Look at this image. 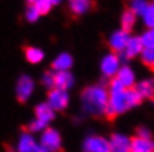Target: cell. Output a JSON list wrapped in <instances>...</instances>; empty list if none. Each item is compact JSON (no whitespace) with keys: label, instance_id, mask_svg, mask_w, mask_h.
Returning a JSON list of instances; mask_svg holds the SVG:
<instances>
[{"label":"cell","instance_id":"cell-1","mask_svg":"<svg viewBox=\"0 0 154 152\" xmlns=\"http://www.w3.org/2000/svg\"><path fill=\"white\" fill-rule=\"evenodd\" d=\"M110 93L105 84H91L80 93V106L85 115L89 117H105Z\"/></svg>","mask_w":154,"mask_h":152},{"label":"cell","instance_id":"cell-2","mask_svg":"<svg viewBox=\"0 0 154 152\" xmlns=\"http://www.w3.org/2000/svg\"><path fill=\"white\" fill-rule=\"evenodd\" d=\"M142 102V97L135 89H126L120 93L110 95L108 105L105 109V117L107 118H114L119 115L125 114L136 106H139Z\"/></svg>","mask_w":154,"mask_h":152},{"label":"cell","instance_id":"cell-3","mask_svg":"<svg viewBox=\"0 0 154 152\" xmlns=\"http://www.w3.org/2000/svg\"><path fill=\"white\" fill-rule=\"evenodd\" d=\"M122 58L119 56L114 52H108L105 53L104 56L101 58L99 61V71H101V76L104 78H114L119 73V70L122 68Z\"/></svg>","mask_w":154,"mask_h":152},{"label":"cell","instance_id":"cell-4","mask_svg":"<svg viewBox=\"0 0 154 152\" xmlns=\"http://www.w3.org/2000/svg\"><path fill=\"white\" fill-rule=\"evenodd\" d=\"M34 90H36V83L33 80V77L28 76V74H21L17 80V84H15V95L21 103L27 102L31 99V96L34 95Z\"/></svg>","mask_w":154,"mask_h":152},{"label":"cell","instance_id":"cell-5","mask_svg":"<svg viewBox=\"0 0 154 152\" xmlns=\"http://www.w3.org/2000/svg\"><path fill=\"white\" fill-rule=\"evenodd\" d=\"M82 152H111L110 142L102 134H88L83 139Z\"/></svg>","mask_w":154,"mask_h":152},{"label":"cell","instance_id":"cell-6","mask_svg":"<svg viewBox=\"0 0 154 152\" xmlns=\"http://www.w3.org/2000/svg\"><path fill=\"white\" fill-rule=\"evenodd\" d=\"M46 102L55 112L65 111L70 105V93L65 90H61V89H52L48 92Z\"/></svg>","mask_w":154,"mask_h":152},{"label":"cell","instance_id":"cell-7","mask_svg":"<svg viewBox=\"0 0 154 152\" xmlns=\"http://www.w3.org/2000/svg\"><path fill=\"white\" fill-rule=\"evenodd\" d=\"M40 145L48 148L51 152H59L62 149V136L54 127H48L45 132L40 133Z\"/></svg>","mask_w":154,"mask_h":152},{"label":"cell","instance_id":"cell-8","mask_svg":"<svg viewBox=\"0 0 154 152\" xmlns=\"http://www.w3.org/2000/svg\"><path fill=\"white\" fill-rule=\"evenodd\" d=\"M129 38H131V34H129L128 31L122 30V28L113 31V33L108 36V40H107L108 47H110V52H114L117 55L122 53L123 49H125V46L128 44V40H129Z\"/></svg>","mask_w":154,"mask_h":152},{"label":"cell","instance_id":"cell-9","mask_svg":"<svg viewBox=\"0 0 154 152\" xmlns=\"http://www.w3.org/2000/svg\"><path fill=\"white\" fill-rule=\"evenodd\" d=\"M131 139L128 134L116 132L108 137L111 152H131Z\"/></svg>","mask_w":154,"mask_h":152},{"label":"cell","instance_id":"cell-10","mask_svg":"<svg viewBox=\"0 0 154 152\" xmlns=\"http://www.w3.org/2000/svg\"><path fill=\"white\" fill-rule=\"evenodd\" d=\"M144 47L141 44V40L139 36H131V38L128 40V44L125 46L123 52L120 53L122 59H135V58H139L142 53Z\"/></svg>","mask_w":154,"mask_h":152},{"label":"cell","instance_id":"cell-11","mask_svg":"<svg viewBox=\"0 0 154 152\" xmlns=\"http://www.w3.org/2000/svg\"><path fill=\"white\" fill-rule=\"evenodd\" d=\"M74 65V58L68 52H61L52 61V71L61 73V71H70Z\"/></svg>","mask_w":154,"mask_h":152},{"label":"cell","instance_id":"cell-12","mask_svg":"<svg viewBox=\"0 0 154 152\" xmlns=\"http://www.w3.org/2000/svg\"><path fill=\"white\" fill-rule=\"evenodd\" d=\"M37 140L34 137V134L30 133L28 130L27 132H22L19 134L18 140H17V146H15V151L17 152H34L36 146H37Z\"/></svg>","mask_w":154,"mask_h":152},{"label":"cell","instance_id":"cell-13","mask_svg":"<svg viewBox=\"0 0 154 152\" xmlns=\"http://www.w3.org/2000/svg\"><path fill=\"white\" fill-rule=\"evenodd\" d=\"M114 78H117L125 86V89H134L135 84L138 83L136 73L134 71V68L129 67V65H122V68L119 70V73H117V76Z\"/></svg>","mask_w":154,"mask_h":152},{"label":"cell","instance_id":"cell-14","mask_svg":"<svg viewBox=\"0 0 154 152\" xmlns=\"http://www.w3.org/2000/svg\"><path fill=\"white\" fill-rule=\"evenodd\" d=\"M134 89L139 93L142 100L144 99L154 100V77H145L142 80H138Z\"/></svg>","mask_w":154,"mask_h":152},{"label":"cell","instance_id":"cell-15","mask_svg":"<svg viewBox=\"0 0 154 152\" xmlns=\"http://www.w3.org/2000/svg\"><path fill=\"white\" fill-rule=\"evenodd\" d=\"M55 111L48 105V102L45 100V102H40L36 105V108H34V118H37L40 121H43L45 124H51L54 120H55Z\"/></svg>","mask_w":154,"mask_h":152},{"label":"cell","instance_id":"cell-16","mask_svg":"<svg viewBox=\"0 0 154 152\" xmlns=\"http://www.w3.org/2000/svg\"><path fill=\"white\" fill-rule=\"evenodd\" d=\"M76 84V78L73 76L71 71H61L55 73V89H61L68 92L70 89H73Z\"/></svg>","mask_w":154,"mask_h":152},{"label":"cell","instance_id":"cell-17","mask_svg":"<svg viewBox=\"0 0 154 152\" xmlns=\"http://www.w3.org/2000/svg\"><path fill=\"white\" fill-rule=\"evenodd\" d=\"M131 152H154V140L134 136L131 139Z\"/></svg>","mask_w":154,"mask_h":152},{"label":"cell","instance_id":"cell-18","mask_svg":"<svg viewBox=\"0 0 154 152\" xmlns=\"http://www.w3.org/2000/svg\"><path fill=\"white\" fill-rule=\"evenodd\" d=\"M68 1V9L73 15L82 16L86 15L91 7H92V1L91 0H67Z\"/></svg>","mask_w":154,"mask_h":152},{"label":"cell","instance_id":"cell-19","mask_svg":"<svg viewBox=\"0 0 154 152\" xmlns=\"http://www.w3.org/2000/svg\"><path fill=\"white\" fill-rule=\"evenodd\" d=\"M24 56H25V61L33 64V65H37L40 62L45 61V50L40 49L37 46H27L24 49Z\"/></svg>","mask_w":154,"mask_h":152},{"label":"cell","instance_id":"cell-20","mask_svg":"<svg viewBox=\"0 0 154 152\" xmlns=\"http://www.w3.org/2000/svg\"><path fill=\"white\" fill-rule=\"evenodd\" d=\"M136 21H138V16L135 15L131 9L123 10V13H122V16H120V25H122V30L131 33V31L135 28V25H136Z\"/></svg>","mask_w":154,"mask_h":152},{"label":"cell","instance_id":"cell-21","mask_svg":"<svg viewBox=\"0 0 154 152\" xmlns=\"http://www.w3.org/2000/svg\"><path fill=\"white\" fill-rule=\"evenodd\" d=\"M150 4H151V3H150L148 0H129V7H128V9H131L135 15L139 18V16L150 7Z\"/></svg>","mask_w":154,"mask_h":152},{"label":"cell","instance_id":"cell-22","mask_svg":"<svg viewBox=\"0 0 154 152\" xmlns=\"http://www.w3.org/2000/svg\"><path fill=\"white\" fill-rule=\"evenodd\" d=\"M40 83L42 86L46 89V90H52L55 89V73L51 70V71H45L42 77H40Z\"/></svg>","mask_w":154,"mask_h":152},{"label":"cell","instance_id":"cell-23","mask_svg":"<svg viewBox=\"0 0 154 152\" xmlns=\"http://www.w3.org/2000/svg\"><path fill=\"white\" fill-rule=\"evenodd\" d=\"M139 40H141V44L144 49L154 47V31L151 28H147L145 31H142L139 34Z\"/></svg>","mask_w":154,"mask_h":152},{"label":"cell","instance_id":"cell-24","mask_svg":"<svg viewBox=\"0 0 154 152\" xmlns=\"http://www.w3.org/2000/svg\"><path fill=\"white\" fill-rule=\"evenodd\" d=\"M141 62L147 67V68H150L151 71H154V47H150V49H144L142 50V53H141Z\"/></svg>","mask_w":154,"mask_h":152},{"label":"cell","instance_id":"cell-25","mask_svg":"<svg viewBox=\"0 0 154 152\" xmlns=\"http://www.w3.org/2000/svg\"><path fill=\"white\" fill-rule=\"evenodd\" d=\"M40 13L37 12V9L33 6V4H28L27 7H25V12H24V18L27 22H30V24H34L36 21L40 19Z\"/></svg>","mask_w":154,"mask_h":152},{"label":"cell","instance_id":"cell-26","mask_svg":"<svg viewBox=\"0 0 154 152\" xmlns=\"http://www.w3.org/2000/svg\"><path fill=\"white\" fill-rule=\"evenodd\" d=\"M49 126L48 124H45L43 121H40L37 118H33L30 123H28V132L30 133H42V132H45L46 129H48Z\"/></svg>","mask_w":154,"mask_h":152},{"label":"cell","instance_id":"cell-27","mask_svg":"<svg viewBox=\"0 0 154 152\" xmlns=\"http://www.w3.org/2000/svg\"><path fill=\"white\" fill-rule=\"evenodd\" d=\"M33 6L37 9V12L40 13V15H46V13H49L51 9L54 7L52 3H51V0H36V1L33 3Z\"/></svg>","mask_w":154,"mask_h":152},{"label":"cell","instance_id":"cell-28","mask_svg":"<svg viewBox=\"0 0 154 152\" xmlns=\"http://www.w3.org/2000/svg\"><path fill=\"white\" fill-rule=\"evenodd\" d=\"M139 18H141L142 24H144L147 28H153L154 27V9H153V6L150 4V7H148Z\"/></svg>","mask_w":154,"mask_h":152},{"label":"cell","instance_id":"cell-29","mask_svg":"<svg viewBox=\"0 0 154 152\" xmlns=\"http://www.w3.org/2000/svg\"><path fill=\"white\" fill-rule=\"evenodd\" d=\"M107 90H108L110 95H116V93H120V92H123L126 89H125V86L117 78H111L110 83H108V86H107Z\"/></svg>","mask_w":154,"mask_h":152},{"label":"cell","instance_id":"cell-30","mask_svg":"<svg viewBox=\"0 0 154 152\" xmlns=\"http://www.w3.org/2000/svg\"><path fill=\"white\" fill-rule=\"evenodd\" d=\"M135 136L142 137V139H153V134H151V132H150V129H148V127H145V126L138 127V129H136V133H135Z\"/></svg>","mask_w":154,"mask_h":152},{"label":"cell","instance_id":"cell-31","mask_svg":"<svg viewBox=\"0 0 154 152\" xmlns=\"http://www.w3.org/2000/svg\"><path fill=\"white\" fill-rule=\"evenodd\" d=\"M34 152H51L48 148H45L43 145H40V143H37V146H36V149H34Z\"/></svg>","mask_w":154,"mask_h":152},{"label":"cell","instance_id":"cell-32","mask_svg":"<svg viewBox=\"0 0 154 152\" xmlns=\"http://www.w3.org/2000/svg\"><path fill=\"white\" fill-rule=\"evenodd\" d=\"M64 0H51V3H52V6H58V4H61Z\"/></svg>","mask_w":154,"mask_h":152},{"label":"cell","instance_id":"cell-33","mask_svg":"<svg viewBox=\"0 0 154 152\" xmlns=\"http://www.w3.org/2000/svg\"><path fill=\"white\" fill-rule=\"evenodd\" d=\"M25 1H27V3H28V4H33V3H34V1H36V0H25Z\"/></svg>","mask_w":154,"mask_h":152},{"label":"cell","instance_id":"cell-34","mask_svg":"<svg viewBox=\"0 0 154 152\" xmlns=\"http://www.w3.org/2000/svg\"><path fill=\"white\" fill-rule=\"evenodd\" d=\"M151 6H153V9H154V0H153V1H151Z\"/></svg>","mask_w":154,"mask_h":152},{"label":"cell","instance_id":"cell-35","mask_svg":"<svg viewBox=\"0 0 154 152\" xmlns=\"http://www.w3.org/2000/svg\"><path fill=\"white\" fill-rule=\"evenodd\" d=\"M151 30H153V31H154V27H153V28H151Z\"/></svg>","mask_w":154,"mask_h":152}]
</instances>
